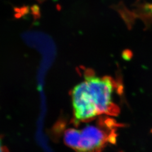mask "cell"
I'll return each mask as SVG.
<instances>
[{
  "mask_svg": "<svg viewBox=\"0 0 152 152\" xmlns=\"http://www.w3.org/2000/svg\"><path fill=\"white\" fill-rule=\"evenodd\" d=\"M120 89L110 77L96 76L92 73L85 74L83 80L71 92L74 122L117 115L120 107L115 98L120 94Z\"/></svg>",
  "mask_w": 152,
  "mask_h": 152,
  "instance_id": "6da1fadb",
  "label": "cell"
},
{
  "mask_svg": "<svg viewBox=\"0 0 152 152\" xmlns=\"http://www.w3.org/2000/svg\"><path fill=\"white\" fill-rule=\"evenodd\" d=\"M76 123L81 127L74 123L76 127L67 129L63 136L65 144L76 152H100L115 142L118 125L108 116Z\"/></svg>",
  "mask_w": 152,
  "mask_h": 152,
  "instance_id": "7a4b0ae2",
  "label": "cell"
},
{
  "mask_svg": "<svg viewBox=\"0 0 152 152\" xmlns=\"http://www.w3.org/2000/svg\"><path fill=\"white\" fill-rule=\"evenodd\" d=\"M0 152H9L7 148L4 145L1 137H0Z\"/></svg>",
  "mask_w": 152,
  "mask_h": 152,
  "instance_id": "3957f363",
  "label": "cell"
}]
</instances>
